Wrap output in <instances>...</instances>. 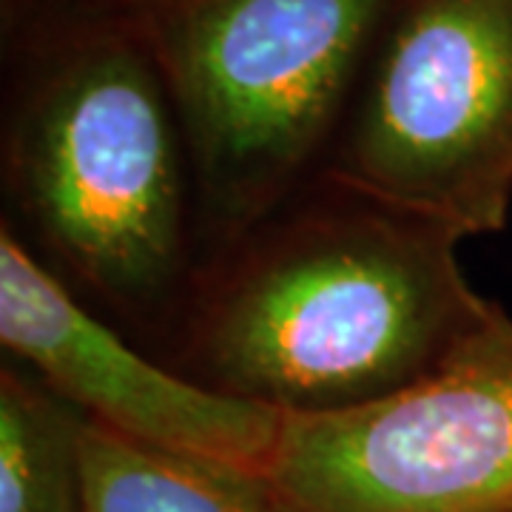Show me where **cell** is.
<instances>
[{
  "label": "cell",
  "mask_w": 512,
  "mask_h": 512,
  "mask_svg": "<svg viewBox=\"0 0 512 512\" xmlns=\"http://www.w3.org/2000/svg\"><path fill=\"white\" fill-rule=\"evenodd\" d=\"M83 512H276L262 476L171 453L86 419Z\"/></svg>",
  "instance_id": "52a82bcc"
},
{
  "label": "cell",
  "mask_w": 512,
  "mask_h": 512,
  "mask_svg": "<svg viewBox=\"0 0 512 512\" xmlns=\"http://www.w3.org/2000/svg\"><path fill=\"white\" fill-rule=\"evenodd\" d=\"M140 6L183 120L205 259L325 171L399 0Z\"/></svg>",
  "instance_id": "3957f363"
},
{
  "label": "cell",
  "mask_w": 512,
  "mask_h": 512,
  "mask_svg": "<svg viewBox=\"0 0 512 512\" xmlns=\"http://www.w3.org/2000/svg\"><path fill=\"white\" fill-rule=\"evenodd\" d=\"M461 242L322 171L202 259L160 362L282 416L376 402L498 311L464 274Z\"/></svg>",
  "instance_id": "7a4b0ae2"
},
{
  "label": "cell",
  "mask_w": 512,
  "mask_h": 512,
  "mask_svg": "<svg viewBox=\"0 0 512 512\" xmlns=\"http://www.w3.org/2000/svg\"><path fill=\"white\" fill-rule=\"evenodd\" d=\"M3 222L163 356L200 271L180 109L140 0H0Z\"/></svg>",
  "instance_id": "6da1fadb"
},
{
  "label": "cell",
  "mask_w": 512,
  "mask_h": 512,
  "mask_svg": "<svg viewBox=\"0 0 512 512\" xmlns=\"http://www.w3.org/2000/svg\"><path fill=\"white\" fill-rule=\"evenodd\" d=\"M325 171L461 239L512 211V0H399Z\"/></svg>",
  "instance_id": "277c9868"
},
{
  "label": "cell",
  "mask_w": 512,
  "mask_h": 512,
  "mask_svg": "<svg viewBox=\"0 0 512 512\" xmlns=\"http://www.w3.org/2000/svg\"><path fill=\"white\" fill-rule=\"evenodd\" d=\"M3 356L74 404L86 419L171 453L265 476L285 416L188 382L83 305L0 225Z\"/></svg>",
  "instance_id": "8992f818"
},
{
  "label": "cell",
  "mask_w": 512,
  "mask_h": 512,
  "mask_svg": "<svg viewBox=\"0 0 512 512\" xmlns=\"http://www.w3.org/2000/svg\"><path fill=\"white\" fill-rule=\"evenodd\" d=\"M86 416L15 359L0 365V512H83Z\"/></svg>",
  "instance_id": "ba28073f"
},
{
  "label": "cell",
  "mask_w": 512,
  "mask_h": 512,
  "mask_svg": "<svg viewBox=\"0 0 512 512\" xmlns=\"http://www.w3.org/2000/svg\"><path fill=\"white\" fill-rule=\"evenodd\" d=\"M262 481L276 512H512L510 313L390 396L285 416Z\"/></svg>",
  "instance_id": "5b68a950"
}]
</instances>
